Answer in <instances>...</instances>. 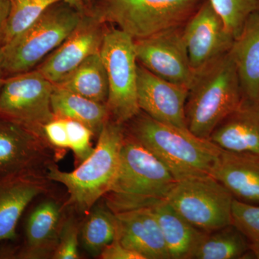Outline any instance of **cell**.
<instances>
[{"label": "cell", "mask_w": 259, "mask_h": 259, "mask_svg": "<svg viewBox=\"0 0 259 259\" xmlns=\"http://www.w3.org/2000/svg\"><path fill=\"white\" fill-rule=\"evenodd\" d=\"M85 13L63 0L51 5L30 28L1 47L5 72L33 69L72 33Z\"/></svg>", "instance_id": "cell-6"}, {"label": "cell", "mask_w": 259, "mask_h": 259, "mask_svg": "<svg viewBox=\"0 0 259 259\" xmlns=\"http://www.w3.org/2000/svg\"><path fill=\"white\" fill-rule=\"evenodd\" d=\"M204 0H95L88 13L136 39L183 28Z\"/></svg>", "instance_id": "cell-5"}, {"label": "cell", "mask_w": 259, "mask_h": 259, "mask_svg": "<svg viewBox=\"0 0 259 259\" xmlns=\"http://www.w3.org/2000/svg\"><path fill=\"white\" fill-rule=\"evenodd\" d=\"M236 39L250 15L259 11V0H209Z\"/></svg>", "instance_id": "cell-27"}, {"label": "cell", "mask_w": 259, "mask_h": 259, "mask_svg": "<svg viewBox=\"0 0 259 259\" xmlns=\"http://www.w3.org/2000/svg\"><path fill=\"white\" fill-rule=\"evenodd\" d=\"M10 11V0H0V47L4 44L5 30Z\"/></svg>", "instance_id": "cell-33"}, {"label": "cell", "mask_w": 259, "mask_h": 259, "mask_svg": "<svg viewBox=\"0 0 259 259\" xmlns=\"http://www.w3.org/2000/svg\"><path fill=\"white\" fill-rule=\"evenodd\" d=\"M51 108L56 117L81 122L97 136L110 119L106 104L89 100L56 85L51 95Z\"/></svg>", "instance_id": "cell-22"}, {"label": "cell", "mask_w": 259, "mask_h": 259, "mask_svg": "<svg viewBox=\"0 0 259 259\" xmlns=\"http://www.w3.org/2000/svg\"><path fill=\"white\" fill-rule=\"evenodd\" d=\"M211 176L236 200L259 204V155L222 149Z\"/></svg>", "instance_id": "cell-18"}, {"label": "cell", "mask_w": 259, "mask_h": 259, "mask_svg": "<svg viewBox=\"0 0 259 259\" xmlns=\"http://www.w3.org/2000/svg\"><path fill=\"white\" fill-rule=\"evenodd\" d=\"M51 185L44 172L0 177V243L16 240L23 212L34 199L49 193Z\"/></svg>", "instance_id": "cell-16"}, {"label": "cell", "mask_w": 259, "mask_h": 259, "mask_svg": "<svg viewBox=\"0 0 259 259\" xmlns=\"http://www.w3.org/2000/svg\"><path fill=\"white\" fill-rule=\"evenodd\" d=\"M124 126L125 134L152 153L177 182L211 176L222 151L209 139L155 120L141 110Z\"/></svg>", "instance_id": "cell-1"}, {"label": "cell", "mask_w": 259, "mask_h": 259, "mask_svg": "<svg viewBox=\"0 0 259 259\" xmlns=\"http://www.w3.org/2000/svg\"><path fill=\"white\" fill-rule=\"evenodd\" d=\"M209 140L226 151L259 155V101L243 99Z\"/></svg>", "instance_id": "cell-19"}, {"label": "cell", "mask_w": 259, "mask_h": 259, "mask_svg": "<svg viewBox=\"0 0 259 259\" xmlns=\"http://www.w3.org/2000/svg\"><path fill=\"white\" fill-rule=\"evenodd\" d=\"M80 11L87 13L95 0H63Z\"/></svg>", "instance_id": "cell-34"}, {"label": "cell", "mask_w": 259, "mask_h": 259, "mask_svg": "<svg viewBox=\"0 0 259 259\" xmlns=\"http://www.w3.org/2000/svg\"><path fill=\"white\" fill-rule=\"evenodd\" d=\"M101 259H144L136 252L128 249L117 238L107 245L98 257Z\"/></svg>", "instance_id": "cell-32"}, {"label": "cell", "mask_w": 259, "mask_h": 259, "mask_svg": "<svg viewBox=\"0 0 259 259\" xmlns=\"http://www.w3.org/2000/svg\"><path fill=\"white\" fill-rule=\"evenodd\" d=\"M55 153L41 136L0 117V177L44 172Z\"/></svg>", "instance_id": "cell-12"}, {"label": "cell", "mask_w": 259, "mask_h": 259, "mask_svg": "<svg viewBox=\"0 0 259 259\" xmlns=\"http://www.w3.org/2000/svg\"><path fill=\"white\" fill-rule=\"evenodd\" d=\"M42 136L46 142L55 153L56 158L63 157V153L69 149L66 121L54 117L42 127Z\"/></svg>", "instance_id": "cell-31"}, {"label": "cell", "mask_w": 259, "mask_h": 259, "mask_svg": "<svg viewBox=\"0 0 259 259\" xmlns=\"http://www.w3.org/2000/svg\"><path fill=\"white\" fill-rule=\"evenodd\" d=\"M116 238L144 259H170L157 219L151 208L115 213Z\"/></svg>", "instance_id": "cell-17"}, {"label": "cell", "mask_w": 259, "mask_h": 259, "mask_svg": "<svg viewBox=\"0 0 259 259\" xmlns=\"http://www.w3.org/2000/svg\"><path fill=\"white\" fill-rule=\"evenodd\" d=\"M81 224L80 237L83 248L93 256L99 257L102 250L117 237L115 213L105 206L95 204Z\"/></svg>", "instance_id": "cell-25"}, {"label": "cell", "mask_w": 259, "mask_h": 259, "mask_svg": "<svg viewBox=\"0 0 259 259\" xmlns=\"http://www.w3.org/2000/svg\"><path fill=\"white\" fill-rule=\"evenodd\" d=\"M5 72L4 68H3V56L2 49L0 47V90L3 87V82H4V78H3V73Z\"/></svg>", "instance_id": "cell-36"}, {"label": "cell", "mask_w": 259, "mask_h": 259, "mask_svg": "<svg viewBox=\"0 0 259 259\" xmlns=\"http://www.w3.org/2000/svg\"><path fill=\"white\" fill-rule=\"evenodd\" d=\"M59 1L61 0H10L3 45L30 28L49 7Z\"/></svg>", "instance_id": "cell-26"}, {"label": "cell", "mask_w": 259, "mask_h": 259, "mask_svg": "<svg viewBox=\"0 0 259 259\" xmlns=\"http://www.w3.org/2000/svg\"><path fill=\"white\" fill-rule=\"evenodd\" d=\"M56 85L89 100L106 104L108 80L100 51L87 58L67 77Z\"/></svg>", "instance_id": "cell-23"}, {"label": "cell", "mask_w": 259, "mask_h": 259, "mask_svg": "<svg viewBox=\"0 0 259 259\" xmlns=\"http://www.w3.org/2000/svg\"><path fill=\"white\" fill-rule=\"evenodd\" d=\"M69 149L75 158V163L79 165L93 152L95 147L92 144V139L95 134L86 125L77 121L65 119Z\"/></svg>", "instance_id": "cell-30"}, {"label": "cell", "mask_w": 259, "mask_h": 259, "mask_svg": "<svg viewBox=\"0 0 259 259\" xmlns=\"http://www.w3.org/2000/svg\"><path fill=\"white\" fill-rule=\"evenodd\" d=\"M183 37L195 74L229 53L235 40L209 0L185 24Z\"/></svg>", "instance_id": "cell-11"}, {"label": "cell", "mask_w": 259, "mask_h": 259, "mask_svg": "<svg viewBox=\"0 0 259 259\" xmlns=\"http://www.w3.org/2000/svg\"><path fill=\"white\" fill-rule=\"evenodd\" d=\"M67 209L66 202L51 197L37 204L25 222L23 243L6 248L5 258H52Z\"/></svg>", "instance_id": "cell-13"}, {"label": "cell", "mask_w": 259, "mask_h": 259, "mask_svg": "<svg viewBox=\"0 0 259 259\" xmlns=\"http://www.w3.org/2000/svg\"><path fill=\"white\" fill-rule=\"evenodd\" d=\"M125 135L123 124L110 118L98 135L93 152L74 171H61L54 163L48 166L47 178L66 189L69 209L85 216L110 190L118 172Z\"/></svg>", "instance_id": "cell-2"}, {"label": "cell", "mask_w": 259, "mask_h": 259, "mask_svg": "<svg viewBox=\"0 0 259 259\" xmlns=\"http://www.w3.org/2000/svg\"><path fill=\"white\" fill-rule=\"evenodd\" d=\"M232 216L233 224L250 242L259 244V204L245 203L234 199Z\"/></svg>", "instance_id": "cell-29"}, {"label": "cell", "mask_w": 259, "mask_h": 259, "mask_svg": "<svg viewBox=\"0 0 259 259\" xmlns=\"http://www.w3.org/2000/svg\"><path fill=\"white\" fill-rule=\"evenodd\" d=\"M183 28L170 29L145 38L134 39L135 50L138 62L148 71L190 90L195 72L191 66L184 40Z\"/></svg>", "instance_id": "cell-10"}, {"label": "cell", "mask_w": 259, "mask_h": 259, "mask_svg": "<svg viewBox=\"0 0 259 259\" xmlns=\"http://www.w3.org/2000/svg\"><path fill=\"white\" fill-rule=\"evenodd\" d=\"M188 95L187 87L162 79L138 64V103L140 110L150 117L163 123L188 129L185 117Z\"/></svg>", "instance_id": "cell-15"}, {"label": "cell", "mask_w": 259, "mask_h": 259, "mask_svg": "<svg viewBox=\"0 0 259 259\" xmlns=\"http://www.w3.org/2000/svg\"><path fill=\"white\" fill-rule=\"evenodd\" d=\"M100 54L108 80L106 106L110 118L124 125L141 112L137 98L139 63L134 38L120 29H107Z\"/></svg>", "instance_id": "cell-7"}, {"label": "cell", "mask_w": 259, "mask_h": 259, "mask_svg": "<svg viewBox=\"0 0 259 259\" xmlns=\"http://www.w3.org/2000/svg\"><path fill=\"white\" fill-rule=\"evenodd\" d=\"M54 88L37 69L5 79L0 90V117L44 138L42 127L55 117L51 108Z\"/></svg>", "instance_id": "cell-9"}, {"label": "cell", "mask_w": 259, "mask_h": 259, "mask_svg": "<svg viewBox=\"0 0 259 259\" xmlns=\"http://www.w3.org/2000/svg\"><path fill=\"white\" fill-rule=\"evenodd\" d=\"M230 54L238 71L243 99L259 101V11L247 19Z\"/></svg>", "instance_id": "cell-20"}, {"label": "cell", "mask_w": 259, "mask_h": 259, "mask_svg": "<svg viewBox=\"0 0 259 259\" xmlns=\"http://www.w3.org/2000/svg\"><path fill=\"white\" fill-rule=\"evenodd\" d=\"M104 33L103 23L90 13H85L77 28L37 70L54 85L58 84L87 58L100 52Z\"/></svg>", "instance_id": "cell-14"}, {"label": "cell", "mask_w": 259, "mask_h": 259, "mask_svg": "<svg viewBox=\"0 0 259 259\" xmlns=\"http://www.w3.org/2000/svg\"><path fill=\"white\" fill-rule=\"evenodd\" d=\"M250 241L233 223L206 233L192 259L244 258Z\"/></svg>", "instance_id": "cell-24"}, {"label": "cell", "mask_w": 259, "mask_h": 259, "mask_svg": "<svg viewBox=\"0 0 259 259\" xmlns=\"http://www.w3.org/2000/svg\"><path fill=\"white\" fill-rule=\"evenodd\" d=\"M231 192L212 176L178 181L166 201L201 231L212 232L233 223Z\"/></svg>", "instance_id": "cell-8"}, {"label": "cell", "mask_w": 259, "mask_h": 259, "mask_svg": "<svg viewBox=\"0 0 259 259\" xmlns=\"http://www.w3.org/2000/svg\"><path fill=\"white\" fill-rule=\"evenodd\" d=\"M149 208L157 219L170 259H192L207 232L186 221L166 199Z\"/></svg>", "instance_id": "cell-21"}, {"label": "cell", "mask_w": 259, "mask_h": 259, "mask_svg": "<svg viewBox=\"0 0 259 259\" xmlns=\"http://www.w3.org/2000/svg\"><path fill=\"white\" fill-rule=\"evenodd\" d=\"M81 226L74 213L66 214L53 259H79Z\"/></svg>", "instance_id": "cell-28"}, {"label": "cell", "mask_w": 259, "mask_h": 259, "mask_svg": "<svg viewBox=\"0 0 259 259\" xmlns=\"http://www.w3.org/2000/svg\"><path fill=\"white\" fill-rule=\"evenodd\" d=\"M243 99L238 71L229 52L196 72L186 102L187 128L199 138L209 139Z\"/></svg>", "instance_id": "cell-4"}, {"label": "cell", "mask_w": 259, "mask_h": 259, "mask_svg": "<svg viewBox=\"0 0 259 259\" xmlns=\"http://www.w3.org/2000/svg\"><path fill=\"white\" fill-rule=\"evenodd\" d=\"M177 182L152 153L125 134L117 177L103 198L114 213L149 208L165 200Z\"/></svg>", "instance_id": "cell-3"}, {"label": "cell", "mask_w": 259, "mask_h": 259, "mask_svg": "<svg viewBox=\"0 0 259 259\" xmlns=\"http://www.w3.org/2000/svg\"><path fill=\"white\" fill-rule=\"evenodd\" d=\"M249 250L253 255V258L259 259V244L258 243L250 242Z\"/></svg>", "instance_id": "cell-35"}]
</instances>
